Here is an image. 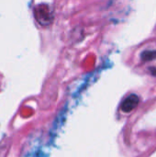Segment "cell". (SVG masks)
Wrapping results in <instances>:
<instances>
[{
    "instance_id": "1",
    "label": "cell",
    "mask_w": 156,
    "mask_h": 157,
    "mask_svg": "<svg viewBox=\"0 0 156 157\" xmlns=\"http://www.w3.org/2000/svg\"><path fill=\"white\" fill-rule=\"evenodd\" d=\"M34 14H35V17L37 21L40 25H43V26L49 25L52 19L51 13L50 11L49 6L44 4L37 6L34 10Z\"/></svg>"
},
{
    "instance_id": "2",
    "label": "cell",
    "mask_w": 156,
    "mask_h": 157,
    "mask_svg": "<svg viewBox=\"0 0 156 157\" xmlns=\"http://www.w3.org/2000/svg\"><path fill=\"white\" fill-rule=\"evenodd\" d=\"M139 101H140V98L137 95L135 94H131L130 95L129 97H127L122 104H121V110L123 112H126V113H129L131 111H132L139 104Z\"/></svg>"
},
{
    "instance_id": "3",
    "label": "cell",
    "mask_w": 156,
    "mask_h": 157,
    "mask_svg": "<svg viewBox=\"0 0 156 157\" xmlns=\"http://www.w3.org/2000/svg\"><path fill=\"white\" fill-rule=\"evenodd\" d=\"M141 57L143 61H152L156 58V51H144L142 54Z\"/></svg>"
}]
</instances>
